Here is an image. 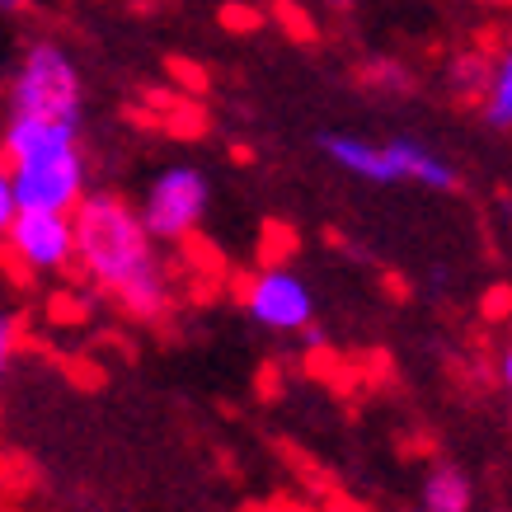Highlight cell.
<instances>
[{
	"instance_id": "1",
	"label": "cell",
	"mask_w": 512,
	"mask_h": 512,
	"mask_svg": "<svg viewBox=\"0 0 512 512\" xmlns=\"http://www.w3.org/2000/svg\"><path fill=\"white\" fill-rule=\"evenodd\" d=\"M80 231V268L104 287L113 301H123L137 320H160L174 306L170 273L156 254V235L146 231L141 207H127L118 193H85L76 207Z\"/></svg>"
},
{
	"instance_id": "2",
	"label": "cell",
	"mask_w": 512,
	"mask_h": 512,
	"mask_svg": "<svg viewBox=\"0 0 512 512\" xmlns=\"http://www.w3.org/2000/svg\"><path fill=\"white\" fill-rule=\"evenodd\" d=\"M5 174L24 207L76 212L85 202V156L76 118L10 113L5 123Z\"/></svg>"
},
{
	"instance_id": "3",
	"label": "cell",
	"mask_w": 512,
	"mask_h": 512,
	"mask_svg": "<svg viewBox=\"0 0 512 512\" xmlns=\"http://www.w3.org/2000/svg\"><path fill=\"white\" fill-rule=\"evenodd\" d=\"M10 113L76 118L80 123V71L57 43H29L10 80Z\"/></svg>"
},
{
	"instance_id": "4",
	"label": "cell",
	"mask_w": 512,
	"mask_h": 512,
	"mask_svg": "<svg viewBox=\"0 0 512 512\" xmlns=\"http://www.w3.org/2000/svg\"><path fill=\"white\" fill-rule=\"evenodd\" d=\"M207 202H212V188H207V174L193 170V165H170L160 170L141 198V221L146 231L156 235L160 245H179L202 226L207 217Z\"/></svg>"
},
{
	"instance_id": "5",
	"label": "cell",
	"mask_w": 512,
	"mask_h": 512,
	"mask_svg": "<svg viewBox=\"0 0 512 512\" xmlns=\"http://www.w3.org/2000/svg\"><path fill=\"white\" fill-rule=\"evenodd\" d=\"M5 245H10V259H19L29 273H62V268L80 264L76 212L24 207V212L5 226Z\"/></svg>"
},
{
	"instance_id": "6",
	"label": "cell",
	"mask_w": 512,
	"mask_h": 512,
	"mask_svg": "<svg viewBox=\"0 0 512 512\" xmlns=\"http://www.w3.org/2000/svg\"><path fill=\"white\" fill-rule=\"evenodd\" d=\"M245 311L268 334H311L315 329V292L292 268H259L245 282Z\"/></svg>"
},
{
	"instance_id": "7",
	"label": "cell",
	"mask_w": 512,
	"mask_h": 512,
	"mask_svg": "<svg viewBox=\"0 0 512 512\" xmlns=\"http://www.w3.org/2000/svg\"><path fill=\"white\" fill-rule=\"evenodd\" d=\"M428 512H470L475 508V489H470V475L461 466H433L428 480H423V498Z\"/></svg>"
},
{
	"instance_id": "8",
	"label": "cell",
	"mask_w": 512,
	"mask_h": 512,
	"mask_svg": "<svg viewBox=\"0 0 512 512\" xmlns=\"http://www.w3.org/2000/svg\"><path fill=\"white\" fill-rule=\"evenodd\" d=\"M442 80H447L451 99L484 104L489 80H494V57H484V52H456V57H447V66H442Z\"/></svg>"
},
{
	"instance_id": "9",
	"label": "cell",
	"mask_w": 512,
	"mask_h": 512,
	"mask_svg": "<svg viewBox=\"0 0 512 512\" xmlns=\"http://www.w3.org/2000/svg\"><path fill=\"white\" fill-rule=\"evenodd\" d=\"M480 118L494 132H512V38L494 57V80H489V94L480 104Z\"/></svg>"
},
{
	"instance_id": "10",
	"label": "cell",
	"mask_w": 512,
	"mask_h": 512,
	"mask_svg": "<svg viewBox=\"0 0 512 512\" xmlns=\"http://www.w3.org/2000/svg\"><path fill=\"white\" fill-rule=\"evenodd\" d=\"M362 76L372 80V85H381V90H414V76H409V71H404L400 62H367V71H362Z\"/></svg>"
},
{
	"instance_id": "11",
	"label": "cell",
	"mask_w": 512,
	"mask_h": 512,
	"mask_svg": "<svg viewBox=\"0 0 512 512\" xmlns=\"http://www.w3.org/2000/svg\"><path fill=\"white\" fill-rule=\"evenodd\" d=\"M221 29H231V33H254V29H264V15L254 10V5H221Z\"/></svg>"
},
{
	"instance_id": "12",
	"label": "cell",
	"mask_w": 512,
	"mask_h": 512,
	"mask_svg": "<svg viewBox=\"0 0 512 512\" xmlns=\"http://www.w3.org/2000/svg\"><path fill=\"white\" fill-rule=\"evenodd\" d=\"M484 315H489V320L512 315V287H489V296H484Z\"/></svg>"
},
{
	"instance_id": "13",
	"label": "cell",
	"mask_w": 512,
	"mask_h": 512,
	"mask_svg": "<svg viewBox=\"0 0 512 512\" xmlns=\"http://www.w3.org/2000/svg\"><path fill=\"white\" fill-rule=\"evenodd\" d=\"M498 386L512 400V343H503V353H498Z\"/></svg>"
},
{
	"instance_id": "14",
	"label": "cell",
	"mask_w": 512,
	"mask_h": 512,
	"mask_svg": "<svg viewBox=\"0 0 512 512\" xmlns=\"http://www.w3.org/2000/svg\"><path fill=\"white\" fill-rule=\"evenodd\" d=\"M24 5H29V0H0V10H5V15H15V10H24Z\"/></svg>"
},
{
	"instance_id": "15",
	"label": "cell",
	"mask_w": 512,
	"mask_h": 512,
	"mask_svg": "<svg viewBox=\"0 0 512 512\" xmlns=\"http://www.w3.org/2000/svg\"><path fill=\"white\" fill-rule=\"evenodd\" d=\"M329 5H334V10H353L357 0H329Z\"/></svg>"
},
{
	"instance_id": "16",
	"label": "cell",
	"mask_w": 512,
	"mask_h": 512,
	"mask_svg": "<svg viewBox=\"0 0 512 512\" xmlns=\"http://www.w3.org/2000/svg\"><path fill=\"white\" fill-rule=\"evenodd\" d=\"M400 512H428V508H423V503H414V508H400Z\"/></svg>"
}]
</instances>
